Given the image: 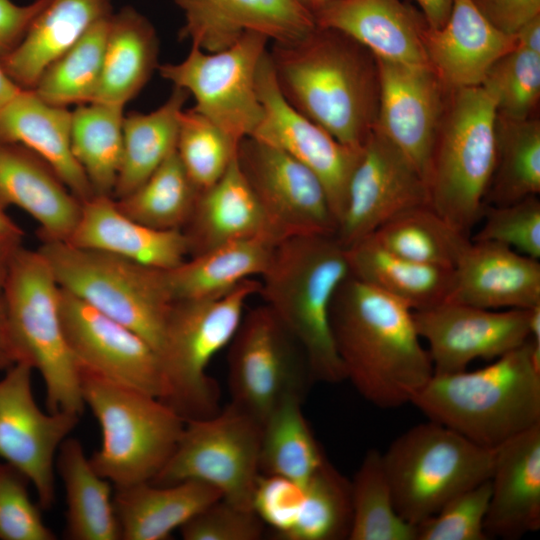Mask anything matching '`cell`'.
<instances>
[{
    "label": "cell",
    "instance_id": "obj_1",
    "mask_svg": "<svg viewBox=\"0 0 540 540\" xmlns=\"http://www.w3.org/2000/svg\"><path fill=\"white\" fill-rule=\"evenodd\" d=\"M330 325L346 379L379 408L410 403L433 376L413 310L353 276L333 297Z\"/></svg>",
    "mask_w": 540,
    "mask_h": 540
},
{
    "label": "cell",
    "instance_id": "obj_2",
    "mask_svg": "<svg viewBox=\"0 0 540 540\" xmlns=\"http://www.w3.org/2000/svg\"><path fill=\"white\" fill-rule=\"evenodd\" d=\"M268 52L285 100L342 144L362 148L379 106L375 56L346 34L317 25Z\"/></svg>",
    "mask_w": 540,
    "mask_h": 540
},
{
    "label": "cell",
    "instance_id": "obj_3",
    "mask_svg": "<svg viewBox=\"0 0 540 540\" xmlns=\"http://www.w3.org/2000/svg\"><path fill=\"white\" fill-rule=\"evenodd\" d=\"M410 403L428 420L495 449L540 424V345L529 338L483 368L433 374Z\"/></svg>",
    "mask_w": 540,
    "mask_h": 540
},
{
    "label": "cell",
    "instance_id": "obj_4",
    "mask_svg": "<svg viewBox=\"0 0 540 540\" xmlns=\"http://www.w3.org/2000/svg\"><path fill=\"white\" fill-rule=\"evenodd\" d=\"M351 276L335 235H305L276 244L258 294L300 346L314 381L346 380L330 325L339 286Z\"/></svg>",
    "mask_w": 540,
    "mask_h": 540
},
{
    "label": "cell",
    "instance_id": "obj_5",
    "mask_svg": "<svg viewBox=\"0 0 540 540\" xmlns=\"http://www.w3.org/2000/svg\"><path fill=\"white\" fill-rule=\"evenodd\" d=\"M496 100L484 85L448 89L427 174L429 205L466 236L496 163Z\"/></svg>",
    "mask_w": 540,
    "mask_h": 540
},
{
    "label": "cell",
    "instance_id": "obj_6",
    "mask_svg": "<svg viewBox=\"0 0 540 540\" xmlns=\"http://www.w3.org/2000/svg\"><path fill=\"white\" fill-rule=\"evenodd\" d=\"M260 281L246 279L231 291L206 299L174 301L158 348L164 382L163 401L185 420L205 418L219 409V388L206 370L230 343L248 299Z\"/></svg>",
    "mask_w": 540,
    "mask_h": 540
},
{
    "label": "cell",
    "instance_id": "obj_7",
    "mask_svg": "<svg viewBox=\"0 0 540 540\" xmlns=\"http://www.w3.org/2000/svg\"><path fill=\"white\" fill-rule=\"evenodd\" d=\"M81 394L102 432L93 469L116 487L150 482L167 463L185 419L163 400L79 368Z\"/></svg>",
    "mask_w": 540,
    "mask_h": 540
},
{
    "label": "cell",
    "instance_id": "obj_8",
    "mask_svg": "<svg viewBox=\"0 0 540 540\" xmlns=\"http://www.w3.org/2000/svg\"><path fill=\"white\" fill-rule=\"evenodd\" d=\"M9 325L22 360L37 369L47 412L81 415L85 407L78 364L60 315V286L38 250L15 253L2 286Z\"/></svg>",
    "mask_w": 540,
    "mask_h": 540
},
{
    "label": "cell",
    "instance_id": "obj_9",
    "mask_svg": "<svg viewBox=\"0 0 540 540\" xmlns=\"http://www.w3.org/2000/svg\"><path fill=\"white\" fill-rule=\"evenodd\" d=\"M494 454L437 422L413 426L382 454L397 513L417 526L453 497L489 480Z\"/></svg>",
    "mask_w": 540,
    "mask_h": 540
},
{
    "label": "cell",
    "instance_id": "obj_10",
    "mask_svg": "<svg viewBox=\"0 0 540 540\" xmlns=\"http://www.w3.org/2000/svg\"><path fill=\"white\" fill-rule=\"evenodd\" d=\"M60 288L134 330L158 351L171 304L161 270L65 241L37 249Z\"/></svg>",
    "mask_w": 540,
    "mask_h": 540
},
{
    "label": "cell",
    "instance_id": "obj_11",
    "mask_svg": "<svg viewBox=\"0 0 540 540\" xmlns=\"http://www.w3.org/2000/svg\"><path fill=\"white\" fill-rule=\"evenodd\" d=\"M261 436L262 423L231 402L212 416L185 420L172 455L150 483L202 481L229 503L253 510Z\"/></svg>",
    "mask_w": 540,
    "mask_h": 540
},
{
    "label": "cell",
    "instance_id": "obj_12",
    "mask_svg": "<svg viewBox=\"0 0 540 540\" xmlns=\"http://www.w3.org/2000/svg\"><path fill=\"white\" fill-rule=\"evenodd\" d=\"M268 41L249 31L217 52L191 45L184 60L159 65L158 70L162 78L194 97L195 111L239 144L253 134L263 116L256 76Z\"/></svg>",
    "mask_w": 540,
    "mask_h": 540
},
{
    "label": "cell",
    "instance_id": "obj_13",
    "mask_svg": "<svg viewBox=\"0 0 540 540\" xmlns=\"http://www.w3.org/2000/svg\"><path fill=\"white\" fill-rule=\"evenodd\" d=\"M231 403L262 424L287 395L314 382L303 351L265 304L249 310L230 341Z\"/></svg>",
    "mask_w": 540,
    "mask_h": 540
},
{
    "label": "cell",
    "instance_id": "obj_14",
    "mask_svg": "<svg viewBox=\"0 0 540 540\" xmlns=\"http://www.w3.org/2000/svg\"><path fill=\"white\" fill-rule=\"evenodd\" d=\"M236 159L265 218L269 237L335 235L337 220L320 179L285 151L246 137Z\"/></svg>",
    "mask_w": 540,
    "mask_h": 540
},
{
    "label": "cell",
    "instance_id": "obj_15",
    "mask_svg": "<svg viewBox=\"0 0 540 540\" xmlns=\"http://www.w3.org/2000/svg\"><path fill=\"white\" fill-rule=\"evenodd\" d=\"M32 371L21 361L0 379V457L32 483L39 506L49 509L55 501L56 454L80 415L44 413L33 396Z\"/></svg>",
    "mask_w": 540,
    "mask_h": 540
},
{
    "label": "cell",
    "instance_id": "obj_16",
    "mask_svg": "<svg viewBox=\"0 0 540 540\" xmlns=\"http://www.w3.org/2000/svg\"><path fill=\"white\" fill-rule=\"evenodd\" d=\"M59 305L64 333L78 368L163 399L160 359L147 340L62 288Z\"/></svg>",
    "mask_w": 540,
    "mask_h": 540
},
{
    "label": "cell",
    "instance_id": "obj_17",
    "mask_svg": "<svg viewBox=\"0 0 540 540\" xmlns=\"http://www.w3.org/2000/svg\"><path fill=\"white\" fill-rule=\"evenodd\" d=\"M429 205L427 184L415 165L373 129L349 181L335 237L344 248L397 215Z\"/></svg>",
    "mask_w": 540,
    "mask_h": 540
},
{
    "label": "cell",
    "instance_id": "obj_18",
    "mask_svg": "<svg viewBox=\"0 0 540 540\" xmlns=\"http://www.w3.org/2000/svg\"><path fill=\"white\" fill-rule=\"evenodd\" d=\"M531 309L494 310L445 301L413 311V318L428 344L433 374L444 375L466 370L477 359L493 361L523 345L530 338Z\"/></svg>",
    "mask_w": 540,
    "mask_h": 540
},
{
    "label": "cell",
    "instance_id": "obj_19",
    "mask_svg": "<svg viewBox=\"0 0 540 540\" xmlns=\"http://www.w3.org/2000/svg\"><path fill=\"white\" fill-rule=\"evenodd\" d=\"M256 89L263 116L250 137L285 151L320 179L338 226L349 181L363 147L342 144L285 100L277 86L268 49L258 66Z\"/></svg>",
    "mask_w": 540,
    "mask_h": 540
},
{
    "label": "cell",
    "instance_id": "obj_20",
    "mask_svg": "<svg viewBox=\"0 0 540 540\" xmlns=\"http://www.w3.org/2000/svg\"><path fill=\"white\" fill-rule=\"evenodd\" d=\"M376 61L379 106L374 129L410 159L426 182L448 89L429 65Z\"/></svg>",
    "mask_w": 540,
    "mask_h": 540
},
{
    "label": "cell",
    "instance_id": "obj_21",
    "mask_svg": "<svg viewBox=\"0 0 540 540\" xmlns=\"http://www.w3.org/2000/svg\"><path fill=\"white\" fill-rule=\"evenodd\" d=\"M183 11L182 39L206 52L233 45L252 31L273 43L296 41L316 27L299 0H175Z\"/></svg>",
    "mask_w": 540,
    "mask_h": 540
},
{
    "label": "cell",
    "instance_id": "obj_22",
    "mask_svg": "<svg viewBox=\"0 0 540 540\" xmlns=\"http://www.w3.org/2000/svg\"><path fill=\"white\" fill-rule=\"evenodd\" d=\"M445 301L494 310L539 306L540 263L496 242L470 240Z\"/></svg>",
    "mask_w": 540,
    "mask_h": 540
},
{
    "label": "cell",
    "instance_id": "obj_23",
    "mask_svg": "<svg viewBox=\"0 0 540 540\" xmlns=\"http://www.w3.org/2000/svg\"><path fill=\"white\" fill-rule=\"evenodd\" d=\"M317 26L336 29L375 58L429 65L421 11L400 0H333L313 13Z\"/></svg>",
    "mask_w": 540,
    "mask_h": 540
},
{
    "label": "cell",
    "instance_id": "obj_24",
    "mask_svg": "<svg viewBox=\"0 0 540 540\" xmlns=\"http://www.w3.org/2000/svg\"><path fill=\"white\" fill-rule=\"evenodd\" d=\"M490 482L489 538L516 540L540 528V424L495 448Z\"/></svg>",
    "mask_w": 540,
    "mask_h": 540
},
{
    "label": "cell",
    "instance_id": "obj_25",
    "mask_svg": "<svg viewBox=\"0 0 540 540\" xmlns=\"http://www.w3.org/2000/svg\"><path fill=\"white\" fill-rule=\"evenodd\" d=\"M82 202L55 170L32 150L0 141V206H14L39 225L41 241H67Z\"/></svg>",
    "mask_w": 540,
    "mask_h": 540
},
{
    "label": "cell",
    "instance_id": "obj_26",
    "mask_svg": "<svg viewBox=\"0 0 540 540\" xmlns=\"http://www.w3.org/2000/svg\"><path fill=\"white\" fill-rule=\"evenodd\" d=\"M156 268H173L189 256L182 230H160L123 213L112 196L94 195L81 204L76 226L65 241Z\"/></svg>",
    "mask_w": 540,
    "mask_h": 540
},
{
    "label": "cell",
    "instance_id": "obj_27",
    "mask_svg": "<svg viewBox=\"0 0 540 540\" xmlns=\"http://www.w3.org/2000/svg\"><path fill=\"white\" fill-rule=\"evenodd\" d=\"M424 46L429 66L447 89L482 85L492 65L516 46L515 36L494 28L471 0H453L447 22L428 26Z\"/></svg>",
    "mask_w": 540,
    "mask_h": 540
},
{
    "label": "cell",
    "instance_id": "obj_28",
    "mask_svg": "<svg viewBox=\"0 0 540 540\" xmlns=\"http://www.w3.org/2000/svg\"><path fill=\"white\" fill-rule=\"evenodd\" d=\"M71 115L32 90H20L0 108V141L20 144L43 158L81 201L94 196L71 149Z\"/></svg>",
    "mask_w": 540,
    "mask_h": 540
},
{
    "label": "cell",
    "instance_id": "obj_29",
    "mask_svg": "<svg viewBox=\"0 0 540 540\" xmlns=\"http://www.w3.org/2000/svg\"><path fill=\"white\" fill-rule=\"evenodd\" d=\"M111 14L110 0H49L0 64L17 87L33 90L50 64Z\"/></svg>",
    "mask_w": 540,
    "mask_h": 540
},
{
    "label": "cell",
    "instance_id": "obj_30",
    "mask_svg": "<svg viewBox=\"0 0 540 540\" xmlns=\"http://www.w3.org/2000/svg\"><path fill=\"white\" fill-rule=\"evenodd\" d=\"M182 231L188 241L189 256L237 240L269 237L262 209L236 157L218 181L200 191Z\"/></svg>",
    "mask_w": 540,
    "mask_h": 540
},
{
    "label": "cell",
    "instance_id": "obj_31",
    "mask_svg": "<svg viewBox=\"0 0 540 540\" xmlns=\"http://www.w3.org/2000/svg\"><path fill=\"white\" fill-rule=\"evenodd\" d=\"M221 492L202 481L172 485L141 482L116 487L113 505L123 540H165L172 531L211 503Z\"/></svg>",
    "mask_w": 540,
    "mask_h": 540
},
{
    "label": "cell",
    "instance_id": "obj_32",
    "mask_svg": "<svg viewBox=\"0 0 540 540\" xmlns=\"http://www.w3.org/2000/svg\"><path fill=\"white\" fill-rule=\"evenodd\" d=\"M276 244L259 235L218 246L162 269V284L172 302L221 296L244 280L261 276Z\"/></svg>",
    "mask_w": 540,
    "mask_h": 540
},
{
    "label": "cell",
    "instance_id": "obj_33",
    "mask_svg": "<svg viewBox=\"0 0 540 540\" xmlns=\"http://www.w3.org/2000/svg\"><path fill=\"white\" fill-rule=\"evenodd\" d=\"M159 41L151 22L130 6L112 13L93 102L125 106L158 68Z\"/></svg>",
    "mask_w": 540,
    "mask_h": 540
},
{
    "label": "cell",
    "instance_id": "obj_34",
    "mask_svg": "<svg viewBox=\"0 0 540 540\" xmlns=\"http://www.w3.org/2000/svg\"><path fill=\"white\" fill-rule=\"evenodd\" d=\"M351 276L402 301L413 311L446 300L453 269L414 262L394 254L370 236L346 248Z\"/></svg>",
    "mask_w": 540,
    "mask_h": 540
},
{
    "label": "cell",
    "instance_id": "obj_35",
    "mask_svg": "<svg viewBox=\"0 0 540 540\" xmlns=\"http://www.w3.org/2000/svg\"><path fill=\"white\" fill-rule=\"evenodd\" d=\"M55 465L66 494L67 538L121 539L110 481L93 469L82 444L67 437L58 449Z\"/></svg>",
    "mask_w": 540,
    "mask_h": 540
},
{
    "label": "cell",
    "instance_id": "obj_36",
    "mask_svg": "<svg viewBox=\"0 0 540 540\" xmlns=\"http://www.w3.org/2000/svg\"><path fill=\"white\" fill-rule=\"evenodd\" d=\"M189 93L174 87L169 98L149 113L131 112L123 120V152L112 197L139 187L176 149L179 116Z\"/></svg>",
    "mask_w": 540,
    "mask_h": 540
},
{
    "label": "cell",
    "instance_id": "obj_37",
    "mask_svg": "<svg viewBox=\"0 0 540 540\" xmlns=\"http://www.w3.org/2000/svg\"><path fill=\"white\" fill-rule=\"evenodd\" d=\"M304 396H285L262 424L260 473L304 487L327 460L303 414Z\"/></svg>",
    "mask_w": 540,
    "mask_h": 540
},
{
    "label": "cell",
    "instance_id": "obj_38",
    "mask_svg": "<svg viewBox=\"0 0 540 540\" xmlns=\"http://www.w3.org/2000/svg\"><path fill=\"white\" fill-rule=\"evenodd\" d=\"M124 106L77 105L71 115V149L94 195L112 196L123 152Z\"/></svg>",
    "mask_w": 540,
    "mask_h": 540
},
{
    "label": "cell",
    "instance_id": "obj_39",
    "mask_svg": "<svg viewBox=\"0 0 540 540\" xmlns=\"http://www.w3.org/2000/svg\"><path fill=\"white\" fill-rule=\"evenodd\" d=\"M388 251L425 265L453 269L470 238L430 205L407 210L369 235Z\"/></svg>",
    "mask_w": 540,
    "mask_h": 540
},
{
    "label": "cell",
    "instance_id": "obj_40",
    "mask_svg": "<svg viewBox=\"0 0 540 540\" xmlns=\"http://www.w3.org/2000/svg\"><path fill=\"white\" fill-rule=\"evenodd\" d=\"M540 192V121L496 119V163L484 205H506Z\"/></svg>",
    "mask_w": 540,
    "mask_h": 540
},
{
    "label": "cell",
    "instance_id": "obj_41",
    "mask_svg": "<svg viewBox=\"0 0 540 540\" xmlns=\"http://www.w3.org/2000/svg\"><path fill=\"white\" fill-rule=\"evenodd\" d=\"M199 193L175 149L139 187L115 201L123 213L142 224L183 230Z\"/></svg>",
    "mask_w": 540,
    "mask_h": 540
},
{
    "label": "cell",
    "instance_id": "obj_42",
    "mask_svg": "<svg viewBox=\"0 0 540 540\" xmlns=\"http://www.w3.org/2000/svg\"><path fill=\"white\" fill-rule=\"evenodd\" d=\"M351 487L350 540H417L416 526L396 511L382 453L369 449Z\"/></svg>",
    "mask_w": 540,
    "mask_h": 540
},
{
    "label": "cell",
    "instance_id": "obj_43",
    "mask_svg": "<svg viewBox=\"0 0 540 540\" xmlns=\"http://www.w3.org/2000/svg\"><path fill=\"white\" fill-rule=\"evenodd\" d=\"M109 18L94 23L50 64L32 91L45 102L61 107L93 102L101 78Z\"/></svg>",
    "mask_w": 540,
    "mask_h": 540
},
{
    "label": "cell",
    "instance_id": "obj_44",
    "mask_svg": "<svg viewBox=\"0 0 540 540\" xmlns=\"http://www.w3.org/2000/svg\"><path fill=\"white\" fill-rule=\"evenodd\" d=\"M303 488L294 522L279 539H348L351 525V487L326 460Z\"/></svg>",
    "mask_w": 540,
    "mask_h": 540
},
{
    "label": "cell",
    "instance_id": "obj_45",
    "mask_svg": "<svg viewBox=\"0 0 540 540\" xmlns=\"http://www.w3.org/2000/svg\"><path fill=\"white\" fill-rule=\"evenodd\" d=\"M238 145L193 108L181 111L176 152L199 191L221 178L236 157Z\"/></svg>",
    "mask_w": 540,
    "mask_h": 540
},
{
    "label": "cell",
    "instance_id": "obj_46",
    "mask_svg": "<svg viewBox=\"0 0 540 540\" xmlns=\"http://www.w3.org/2000/svg\"><path fill=\"white\" fill-rule=\"evenodd\" d=\"M482 85L495 97L497 116L509 120L535 117L540 99V53L516 45L492 65Z\"/></svg>",
    "mask_w": 540,
    "mask_h": 540
},
{
    "label": "cell",
    "instance_id": "obj_47",
    "mask_svg": "<svg viewBox=\"0 0 540 540\" xmlns=\"http://www.w3.org/2000/svg\"><path fill=\"white\" fill-rule=\"evenodd\" d=\"M473 241L496 242L528 257H540V200L529 196L506 205H484Z\"/></svg>",
    "mask_w": 540,
    "mask_h": 540
},
{
    "label": "cell",
    "instance_id": "obj_48",
    "mask_svg": "<svg viewBox=\"0 0 540 540\" xmlns=\"http://www.w3.org/2000/svg\"><path fill=\"white\" fill-rule=\"evenodd\" d=\"M491 494L490 479L449 500L435 515L416 526L417 540H487L484 521Z\"/></svg>",
    "mask_w": 540,
    "mask_h": 540
},
{
    "label": "cell",
    "instance_id": "obj_49",
    "mask_svg": "<svg viewBox=\"0 0 540 540\" xmlns=\"http://www.w3.org/2000/svg\"><path fill=\"white\" fill-rule=\"evenodd\" d=\"M28 479L6 462L0 463V539L54 540L45 525L40 506L28 492Z\"/></svg>",
    "mask_w": 540,
    "mask_h": 540
},
{
    "label": "cell",
    "instance_id": "obj_50",
    "mask_svg": "<svg viewBox=\"0 0 540 540\" xmlns=\"http://www.w3.org/2000/svg\"><path fill=\"white\" fill-rule=\"evenodd\" d=\"M264 527L265 523L255 511L220 498L179 529L185 540H259L263 537Z\"/></svg>",
    "mask_w": 540,
    "mask_h": 540
},
{
    "label": "cell",
    "instance_id": "obj_51",
    "mask_svg": "<svg viewBox=\"0 0 540 540\" xmlns=\"http://www.w3.org/2000/svg\"><path fill=\"white\" fill-rule=\"evenodd\" d=\"M302 499L303 488L296 483L279 476L260 474L253 510L279 538L294 522Z\"/></svg>",
    "mask_w": 540,
    "mask_h": 540
},
{
    "label": "cell",
    "instance_id": "obj_52",
    "mask_svg": "<svg viewBox=\"0 0 540 540\" xmlns=\"http://www.w3.org/2000/svg\"><path fill=\"white\" fill-rule=\"evenodd\" d=\"M477 11L498 31L515 36L540 15V0H471Z\"/></svg>",
    "mask_w": 540,
    "mask_h": 540
},
{
    "label": "cell",
    "instance_id": "obj_53",
    "mask_svg": "<svg viewBox=\"0 0 540 540\" xmlns=\"http://www.w3.org/2000/svg\"><path fill=\"white\" fill-rule=\"evenodd\" d=\"M48 1L34 0L27 5H17L11 0H0V58L19 44Z\"/></svg>",
    "mask_w": 540,
    "mask_h": 540
},
{
    "label": "cell",
    "instance_id": "obj_54",
    "mask_svg": "<svg viewBox=\"0 0 540 540\" xmlns=\"http://www.w3.org/2000/svg\"><path fill=\"white\" fill-rule=\"evenodd\" d=\"M21 361L22 356L9 325L3 290L0 287V371H6Z\"/></svg>",
    "mask_w": 540,
    "mask_h": 540
},
{
    "label": "cell",
    "instance_id": "obj_55",
    "mask_svg": "<svg viewBox=\"0 0 540 540\" xmlns=\"http://www.w3.org/2000/svg\"><path fill=\"white\" fill-rule=\"evenodd\" d=\"M428 26L432 29H439L447 22L453 0H415Z\"/></svg>",
    "mask_w": 540,
    "mask_h": 540
},
{
    "label": "cell",
    "instance_id": "obj_56",
    "mask_svg": "<svg viewBox=\"0 0 540 540\" xmlns=\"http://www.w3.org/2000/svg\"><path fill=\"white\" fill-rule=\"evenodd\" d=\"M516 45L540 53V15L523 25L515 34Z\"/></svg>",
    "mask_w": 540,
    "mask_h": 540
},
{
    "label": "cell",
    "instance_id": "obj_57",
    "mask_svg": "<svg viewBox=\"0 0 540 540\" xmlns=\"http://www.w3.org/2000/svg\"><path fill=\"white\" fill-rule=\"evenodd\" d=\"M21 246L22 238L0 236V287L3 286L13 257Z\"/></svg>",
    "mask_w": 540,
    "mask_h": 540
},
{
    "label": "cell",
    "instance_id": "obj_58",
    "mask_svg": "<svg viewBox=\"0 0 540 540\" xmlns=\"http://www.w3.org/2000/svg\"><path fill=\"white\" fill-rule=\"evenodd\" d=\"M24 232L0 206V236L23 238Z\"/></svg>",
    "mask_w": 540,
    "mask_h": 540
},
{
    "label": "cell",
    "instance_id": "obj_59",
    "mask_svg": "<svg viewBox=\"0 0 540 540\" xmlns=\"http://www.w3.org/2000/svg\"><path fill=\"white\" fill-rule=\"evenodd\" d=\"M312 14L333 0H299Z\"/></svg>",
    "mask_w": 540,
    "mask_h": 540
}]
</instances>
